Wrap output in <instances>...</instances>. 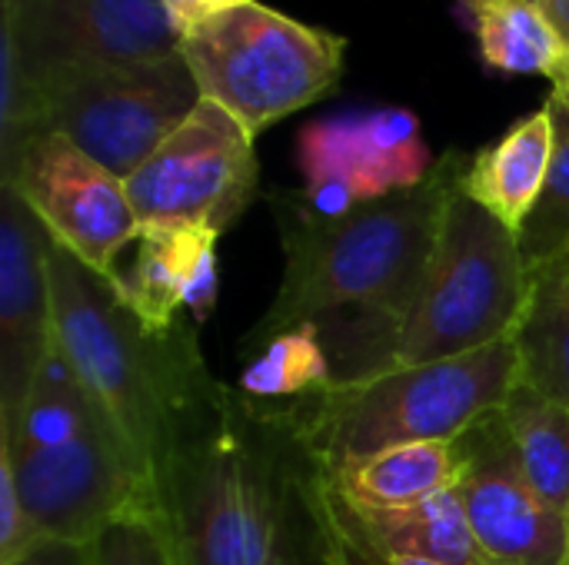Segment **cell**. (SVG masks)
<instances>
[{"mask_svg": "<svg viewBox=\"0 0 569 565\" xmlns=\"http://www.w3.org/2000/svg\"><path fill=\"white\" fill-rule=\"evenodd\" d=\"M160 3H163L170 23L177 27V33L183 37V33L203 27L207 20H213V17H220V13L240 7L243 0H160Z\"/></svg>", "mask_w": 569, "mask_h": 565, "instance_id": "4316f807", "label": "cell"}, {"mask_svg": "<svg viewBox=\"0 0 569 565\" xmlns=\"http://www.w3.org/2000/svg\"><path fill=\"white\" fill-rule=\"evenodd\" d=\"M553 90H563V93H569V83L567 87H553Z\"/></svg>", "mask_w": 569, "mask_h": 565, "instance_id": "1f68e13d", "label": "cell"}, {"mask_svg": "<svg viewBox=\"0 0 569 565\" xmlns=\"http://www.w3.org/2000/svg\"><path fill=\"white\" fill-rule=\"evenodd\" d=\"M560 266L567 270V276H569V253H567V256H563V260H560Z\"/></svg>", "mask_w": 569, "mask_h": 565, "instance_id": "4dcf8cb0", "label": "cell"}, {"mask_svg": "<svg viewBox=\"0 0 569 565\" xmlns=\"http://www.w3.org/2000/svg\"><path fill=\"white\" fill-rule=\"evenodd\" d=\"M217 240L200 226H140L133 266L113 286L150 333H170L183 306L197 330L207 323L220 290Z\"/></svg>", "mask_w": 569, "mask_h": 565, "instance_id": "2e32d148", "label": "cell"}, {"mask_svg": "<svg viewBox=\"0 0 569 565\" xmlns=\"http://www.w3.org/2000/svg\"><path fill=\"white\" fill-rule=\"evenodd\" d=\"M567 565H569V559H567Z\"/></svg>", "mask_w": 569, "mask_h": 565, "instance_id": "d6a6232c", "label": "cell"}, {"mask_svg": "<svg viewBox=\"0 0 569 565\" xmlns=\"http://www.w3.org/2000/svg\"><path fill=\"white\" fill-rule=\"evenodd\" d=\"M53 346L93 400L103 423L153 480L167 420L190 370L203 363L197 326L150 333L117 286L50 240ZM157 486V480H153Z\"/></svg>", "mask_w": 569, "mask_h": 565, "instance_id": "3957f363", "label": "cell"}, {"mask_svg": "<svg viewBox=\"0 0 569 565\" xmlns=\"http://www.w3.org/2000/svg\"><path fill=\"white\" fill-rule=\"evenodd\" d=\"M180 33L160 0H0V157L30 133V83L57 70L163 60Z\"/></svg>", "mask_w": 569, "mask_h": 565, "instance_id": "52a82bcc", "label": "cell"}, {"mask_svg": "<svg viewBox=\"0 0 569 565\" xmlns=\"http://www.w3.org/2000/svg\"><path fill=\"white\" fill-rule=\"evenodd\" d=\"M90 565H177L157 516H130L90 543Z\"/></svg>", "mask_w": 569, "mask_h": 565, "instance_id": "d4e9b609", "label": "cell"}, {"mask_svg": "<svg viewBox=\"0 0 569 565\" xmlns=\"http://www.w3.org/2000/svg\"><path fill=\"white\" fill-rule=\"evenodd\" d=\"M390 565H447V563H433V559H397Z\"/></svg>", "mask_w": 569, "mask_h": 565, "instance_id": "f546056e", "label": "cell"}, {"mask_svg": "<svg viewBox=\"0 0 569 565\" xmlns=\"http://www.w3.org/2000/svg\"><path fill=\"white\" fill-rule=\"evenodd\" d=\"M97 426H103V416L53 346L17 410L0 416V443L10 453H33L70 443Z\"/></svg>", "mask_w": 569, "mask_h": 565, "instance_id": "44dd1931", "label": "cell"}, {"mask_svg": "<svg viewBox=\"0 0 569 565\" xmlns=\"http://www.w3.org/2000/svg\"><path fill=\"white\" fill-rule=\"evenodd\" d=\"M330 383L333 363L313 323L263 340L257 356L240 373V393L263 403H293Z\"/></svg>", "mask_w": 569, "mask_h": 565, "instance_id": "603a6c76", "label": "cell"}, {"mask_svg": "<svg viewBox=\"0 0 569 565\" xmlns=\"http://www.w3.org/2000/svg\"><path fill=\"white\" fill-rule=\"evenodd\" d=\"M153 480L177 565H337L323 473L290 403L230 390L207 363L173 400Z\"/></svg>", "mask_w": 569, "mask_h": 565, "instance_id": "6da1fadb", "label": "cell"}, {"mask_svg": "<svg viewBox=\"0 0 569 565\" xmlns=\"http://www.w3.org/2000/svg\"><path fill=\"white\" fill-rule=\"evenodd\" d=\"M0 163V183L30 206L50 240L113 283L123 246L140 236L123 180L60 133H33Z\"/></svg>", "mask_w": 569, "mask_h": 565, "instance_id": "30bf717a", "label": "cell"}, {"mask_svg": "<svg viewBox=\"0 0 569 565\" xmlns=\"http://www.w3.org/2000/svg\"><path fill=\"white\" fill-rule=\"evenodd\" d=\"M40 539L43 536L37 533V526L30 523V516L20 503L13 470L0 456V565H13Z\"/></svg>", "mask_w": 569, "mask_h": 565, "instance_id": "484cf974", "label": "cell"}, {"mask_svg": "<svg viewBox=\"0 0 569 565\" xmlns=\"http://www.w3.org/2000/svg\"><path fill=\"white\" fill-rule=\"evenodd\" d=\"M527 293L530 270L517 233L457 186L417 296L393 336L390 366L453 360L507 340Z\"/></svg>", "mask_w": 569, "mask_h": 565, "instance_id": "5b68a950", "label": "cell"}, {"mask_svg": "<svg viewBox=\"0 0 569 565\" xmlns=\"http://www.w3.org/2000/svg\"><path fill=\"white\" fill-rule=\"evenodd\" d=\"M200 100L180 50L147 63L57 70L30 83L27 137L60 133L127 180Z\"/></svg>", "mask_w": 569, "mask_h": 565, "instance_id": "ba28073f", "label": "cell"}, {"mask_svg": "<svg viewBox=\"0 0 569 565\" xmlns=\"http://www.w3.org/2000/svg\"><path fill=\"white\" fill-rule=\"evenodd\" d=\"M253 137L220 103L197 110L123 180L140 226L230 230L257 196Z\"/></svg>", "mask_w": 569, "mask_h": 565, "instance_id": "9c48e42d", "label": "cell"}, {"mask_svg": "<svg viewBox=\"0 0 569 565\" xmlns=\"http://www.w3.org/2000/svg\"><path fill=\"white\" fill-rule=\"evenodd\" d=\"M510 343L517 380L569 410V276L560 263L530 273V293Z\"/></svg>", "mask_w": 569, "mask_h": 565, "instance_id": "d6986e66", "label": "cell"}, {"mask_svg": "<svg viewBox=\"0 0 569 565\" xmlns=\"http://www.w3.org/2000/svg\"><path fill=\"white\" fill-rule=\"evenodd\" d=\"M297 160L307 180L303 200L317 213H347L423 183L433 157L410 110H373L303 127Z\"/></svg>", "mask_w": 569, "mask_h": 565, "instance_id": "4fadbf2b", "label": "cell"}, {"mask_svg": "<svg viewBox=\"0 0 569 565\" xmlns=\"http://www.w3.org/2000/svg\"><path fill=\"white\" fill-rule=\"evenodd\" d=\"M467 163L470 157L450 150L423 183L333 216L317 213L303 193H270L283 276L273 306L247 343H263L307 323L320 330L350 313L347 330L320 333L333 380L387 370L393 336L417 296Z\"/></svg>", "mask_w": 569, "mask_h": 565, "instance_id": "7a4b0ae2", "label": "cell"}, {"mask_svg": "<svg viewBox=\"0 0 569 565\" xmlns=\"http://www.w3.org/2000/svg\"><path fill=\"white\" fill-rule=\"evenodd\" d=\"M513 386L517 353L507 336L453 360L333 380L293 400L290 413L313 460L333 470L403 443H453Z\"/></svg>", "mask_w": 569, "mask_h": 565, "instance_id": "277c9868", "label": "cell"}, {"mask_svg": "<svg viewBox=\"0 0 569 565\" xmlns=\"http://www.w3.org/2000/svg\"><path fill=\"white\" fill-rule=\"evenodd\" d=\"M547 17L553 20V27L563 33V40L569 43V0H540Z\"/></svg>", "mask_w": 569, "mask_h": 565, "instance_id": "f1b7e54d", "label": "cell"}, {"mask_svg": "<svg viewBox=\"0 0 569 565\" xmlns=\"http://www.w3.org/2000/svg\"><path fill=\"white\" fill-rule=\"evenodd\" d=\"M323 473L357 500L403 506L453 490L460 480V456L453 443H403L373 456L347 460Z\"/></svg>", "mask_w": 569, "mask_h": 565, "instance_id": "ffe728a7", "label": "cell"}, {"mask_svg": "<svg viewBox=\"0 0 569 565\" xmlns=\"http://www.w3.org/2000/svg\"><path fill=\"white\" fill-rule=\"evenodd\" d=\"M553 120V157L543 193L517 233L527 270L560 263L569 253V93L553 90L543 103Z\"/></svg>", "mask_w": 569, "mask_h": 565, "instance_id": "cb8c5ba5", "label": "cell"}, {"mask_svg": "<svg viewBox=\"0 0 569 565\" xmlns=\"http://www.w3.org/2000/svg\"><path fill=\"white\" fill-rule=\"evenodd\" d=\"M50 233L0 183V416L13 413L53 350Z\"/></svg>", "mask_w": 569, "mask_h": 565, "instance_id": "5bb4252c", "label": "cell"}, {"mask_svg": "<svg viewBox=\"0 0 569 565\" xmlns=\"http://www.w3.org/2000/svg\"><path fill=\"white\" fill-rule=\"evenodd\" d=\"M343 53L340 33L260 0H243L180 37V57L203 100L220 103L250 137L327 97L343 77Z\"/></svg>", "mask_w": 569, "mask_h": 565, "instance_id": "8992f818", "label": "cell"}, {"mask_svg": "<svg viewBox=\"0 0 569 565\" xmlns=\"http://www.w3.org/2000/svg\"><path fill=\"white\" fill-rule=\"evenodd\" d=\"M553 157V120L550 110H537L510 127L497 143L470 157L460 190L493 213L507 230L520 233L533 213Z\"/></svg>", "mask_w": 569, "mask_h": 565, "instance_id": "e0dca14e", "label": "cell"}, {"mask_svg": "<svg viewBox=\"0 0 569 565\" xmlns=\"http://www.w3.org/2000/svg\"><path fill=\"white\" fill-rule=\"evenodd\" d=\"M460 480L453 486L467 526L490 565H567L569 523L527 480L500 406L453 440Z\"/></svg>", "mask_w": 569, "mask_h": 565, "instance_id": "7c38bea8", "label": "cell"}, {"mask_svg": "<svg viewBox=\"0 0 569 565\" xmlns=\"http://www.w3.org/2000/svg\"><path fill=\"white\" fill-rule=\"evenodd\" d=\"M13 565H90V543H63L43 536Z\"/></svg>", "mask_w": 569, "mask_h": 565, "instance_id": "83f0119b", "label": "cell"}, {"mask_svg": "<svg viewBox=\"0 0 569 565\" xmlns=\"http://www.w3.org/2000/svg\"><path fill=\"white\" fill-rule=\"evenodd\" d=\"M480 53L503 73H537L553 87L569 83V43L540 0H463Z\"/></svg>", "mask_w": 569, "mask_h": 565, "instance_id": "ac0fdd59", "label": "cell"}, {"mask_svg": "<svg viewBox=\"0 0 569 565\" xmlns=\"http://www.w3.org/2000/svg\"><path fill=\"white\" fill-rule=\"evenodd\" d=\"M0 456L13 470L20 503L47 539L93 543L130 516H157V486L103 423L70 443Z\"/></svg>", "mask_w": 569, "mask_h": 565, "instance_id": "8fae6325", "label": "cell"}, {"mask_svg": "<svg viewBox=\"0 0 569 565\" xmlns=\"http://www.w3.org/2000/svg\"><path fill=\"white\" fill-rule=\"evenodd\" d=\"M323 509L337 549V565H390L397 559L490 565L467 526L463 506L453 490L420 503L383 506L343 493L323 473Z\"/></svg>", "mask_w": 569, "mask_h": 565, "instance_id": "9a60e30c", "label": "cell"}, {"mask_svg": "<svg viewBox=\"0 0 569 565\" xmlns=\"http://www.w3.org/2000/svg\"><path fill=\"white\" fill-rule=\"evenodd\" d=\"M500 420L527 480L569 523V410L517 380Z\"/></svg>", "mask_w": 569, "mask_h": 565, "instance_id": "7402d4cb", "label": "cell"}]
</instances>
